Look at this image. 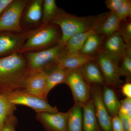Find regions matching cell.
Returning a JSON list of instances; mask_svg holds the SVG:
<instances>
[{
  "mask_svg": "<svg viewBox=\"0 0 131 131\" xmlns=\"http://www.w3.org/2000/svg\"><path fill=\"white\" fill-rule=\"evenodd\" d=\"M114 88L107 85L103 86L102 90V98L104 106L105 107L111 117L118 115L120 101L119 100Z\"/></svg>",
  "mask_w": 131,
  "mask_h": 131,
  "instance_id": "19",
  "label": "cell"
},
{
  "mask_svg": "<svg viewBox=\"0 0 131 131\" xmlns=\"http://www.w3.org/2000/svg\"><path fill=\"white\" fill-rule=\"evenodd\" d=\"M46 84L47 75L46 71L38 70L30 72L24 90L30 93L47 100Z\"/></svg>",
  "mask_w": 131,
  "mask_h": 131,
  "instance_id": "11",
  "label": "cell"
},
{
  "mask_svg": "<svg viewBox=\"0 0 131 131\" xmlns=\"http://www.w3.org/2000/svg\"><path fill=\"white\" fill-rule=\"evenodd\" d=\"M59 27L54 24H45L26 34V41L17 52L25 53L58 44L61 37Z\"/></svg>",
  "mask_w": 131,
  "mask_h": 131,
  "instance_id": "3",
  "label": "cell"
},
{
  "mask_svg": "<svg viewBox=\"0 0 131 131\" xmlns=\"http://www.w3.org/2000/svg\"><path fill=\"white\" fill-rule=\"evenodd\" d=\"M69 114L68 111L54 113L43 112L37 113L36 118L46 131H66Z\"/></svg>",
  "mask_w": 131,
  "mask_h": 131,
  "instance_id": "10",
  "label": "cell"
},
{
  "mask_svg": "<svg viewBox=\"0 0 131 131\" xmlns=\"http://www.w3.org/2000/svg\"><path fill=\"white\" fill-rule=\"evenodd\" d=\"M126 45H131V19L122 20L118 31Z\"/></svg>",
  "mask_w": 131,
  "mask_h": 131,
  "instance_id": "28",
  "label": "cell"
},
{
  "mask_svg": "<svg viewBox=\"0 0 131 131\" xmlns=\"http://www.w3.org/2000/svg\"><path fill=\"white\" fill-rule=\"evenodd\" d=\"M70 70L53 66L46 70L47 75L46 94L48 96L50 91L58 84L64 83Z\"/></svg>",
  "mask_w": 131,
  "mask_h": 131,
  "instance_id": "20",
  "label": "cell"
},
{
  "mask_svg": "<svg viewBox=\"0 0 131 131\" xmlns=\"http://www.w3.org/2000/svg\"><path fill=\"white\" fill-rule=\"evenodd\" d=\"M29 72L47 70L54 66L61 57L67 53L65 45L58 43L49 49L26 52Z\"/></svg>",
  "mask_w": 131,
  "mask_h": 131,
  "instance_id": "4",
  "label": "cell"
},
{
  "mask_svg": "<svg viewBox=\"0 0 131 131\" xmlns=\"http://www.w3.org/2000/svg\"><path fill=\"white\" fill-rule=\"evenodd\" d=\"M118 113L131 118V98H126L120 101Z\"/></svg>",
  "mask_w": 131,
  "mask_h": 131,
  "instance_id": "30",
  "label": "cell"
},
{
  "mask_svg": "<svg viewBox=\"0 0 131 131\" xmlns=\"http://www.w3.org/2000/svg\"><path fill=\"white\" fill-rule=\"evenodd\" d=\"M27 3V1L24 0H13L6 8L0 16V32H23L20 19Z\"/></svg>",
  "mask_w": 131,
  "mask_h": 131,
  "instance_id": "7",
  "label": "cell"
},
{
  "mask_svg": "<svg viewBox=\"0 0 131 131\" xmlns=\"http://www.w3.org/2000/svg\"><path fill=\"white\" fill-rule=\"evenodd\" d=\"M102 50L120 62L124 56L127 45L118 32L106 38Z\"/></svg>",
  "mask_w": 131,
  "mask_h": 131,
  "instance_id": "14",
  "label": "cell"
},
{
  "mask_svg": "<svg viewBox=\"0 0 131 131\" xmlns=\"http://www.w3.org/2000/svg\"><path fill=\"white\" fill-rule=\"evenodd\" d=\"M122 20L111 12L105 13L96 30V33L107 38L118 30Z\"/></svg>",
  "mask_w": 131,
  "mask_h": 131,
  "instance_id": "16",
  "label": "cell"
},
{
  "mask_svg": "<svg viewBox=\"0 0 131 131\" xmlns=\"http://www.w3.org/2000/svg\"><path fill=\"white\" fill-rule=\"evenodd\" d=\"M122 93L127 98H131V82H126L121 86Z\"/></svg>",
  "mask_w": 131,
  "mask_h": 131,
  "instance_id": "33",
  "label": "cell"
},
{
  "mask_svg": "<svg viewBox=\"0 0 131 131\" xmlns=\"http://www.w3.org/2000/svg\"><path fill=\"white\" fill-rule=\"evenodd\" d=\"M18 52L0 58V94L25 89L29 74L27 61Z\"/></svg>",
  "mask_w": 131,
  "mask_h": 131,
  "instance_id": "1",
  "label": "cell"
},
{
  "mask_svg": "<svg viewBox=\"0 0 131 131\" xmlns=\"http://www.w3.org/2000/svg\"><path fill=\"white\" fill-rule=\"evenodd\" d=\"M121 131H122V130H121Z\"/></svg>",
  "mask_w": 131,
  "mask_h": 131,
  "instance_id": "35",
  "label": "cell"
},
{
  "mask_svg": "<svg viewBox=\"0 0 131 131\" xmlns=\"http://www.w3.org/2000/svg\"><path fill=\"white\" fill-rule=\"evenodd\" d=\"M18 119L15 115H10L7 118L0 131H16Z\"/></svg>",
  "mask_w": 131,
  "mask_h": 131,
  "instance_id": "29",
  "label": "cell"
},
{
  "mask_svg": "<svg viewBox=\"0 0 131 131\" xmlns=\"http://www.w3.org/2000/svg\"><path fill=\"white\" fill-rule=\"evenodd\" d=\"M16 105L11 103L6 95L0 94V130L7 118L13 115Z\"/></svg>",
  "mask_w": 131,
  "mask_h": 131,
  "instance_id": "24",
  "label": "cell"
},
{
  "mask_svg": "<svg viewBox=\"0 0 131 131\" xmlns=\"http://www.w3.org/2000/svg\"><path fill=\"white\" fill-rule=\"evenodd\" d=\"M105 3L110 12L116 14L122 21L131 18L130 0H107Z\"/></svg>",
  "mask_w": 131,
  "mask_h": 131,
  "instance_id": "21",
  "label": "cell"
},
{
  "mask_svg": "<svg viewBox=\"0 0 131 131\" xmlns=\"http://www.w3.org/2000/svg\"><path fill=\"white\" fill-rule=\"evenodd\" d=\"M105 38L95 33L85 40L79 52L88 56H95L102 49Z\"/></svg>",
  "mask_w": 131,
  "mask_h": 131,
  "instance_id": "22",
  "label": "cell"
},
{
  "mask_svg": "<svg viewBox=\"0 0 131 131\" xmlns=\"http://www.w3.org/2000/svg\"><path fill=\"white\" fill-rule=\"evenodd\" d=\"M100 85L91 87L90 99L94 108L95 115L102 131H112V117L104 106L102 98V90Z\"/></svg>",
  "mask_w": 131,
  "mask_h": 131,
  "instance_id": "9",
  "label": "cell"
},
{
  "mask_svg": "<svg viewBox=\"0 0 131 131\" xmlns=\"http://www.w3.org/2000/svg\"><path fill=\"white\" fill-rule=\"evenodd\" d=\"M42 12L43 25L50 24L53 18L59 11L55 0H45L43 1Z\"/></svg>",
  "mask_w": 131,
  "mask_h": 131,
  "instance_id": "27",
  "label": "cell"
},
{
  "mask_svg": "<svg viewBox=\"0 0 131 131\" xmlns=\"http://www.w3.org/2000/svg\"><path fill=\"white\" fill-rule=\"evenodd\" d=\"M68 111L66 131H83L82 106L74 103Z\"/></svg>",
  "mask_w": 131,
  "mask_h": 131,
  "instance_id": "23",
  "label": "cell"
},
{
  "mask_svg": "<svg viewBox=\"0 0 131 131\" xmlns=\"http://www.w3.org/2000/svg\"><path fill=\"white\" fill-rule=\"evenodd\" d=\"M82 77L90 86L106 84L105 79L99 68L94 61H91L80 68Z\"/></svg>",
  "mask_w": 131,
  "mask_h": 131,
  "instance_id": "15",
  "label": "cell"
},
{
  "mask_svg": "<svg viewBox=\"0 0 131 131\" xmlns=\"http://www.w3.org/2000/svg\"><path fill=\"white\" fill-rule=\"evenodd\" d=\"M64 83L70 88L74 103L82 106L90 99L91 86L84 81L80 68L70 71Z\"/></svg>",
  "mask_w": 131,
  "mask_h": 131,
  "instance_id": "8",
  "label": "cell"
},
{
  "mask_svg": "<svg viewBox=\"0 0 131 131\" xmlns=\"http://www.w3.org/2000/svg\"><path fill=\"white\" fill-rule=\"evenodd\" d=\"M95 56L94 61L99 66L106 84L114 89L122 86L123 82L120 79V61L102 50Z\"/></svg>",
  "mask_w": 131,
  "mask_h": 131,
  "instance_id": "5",
  "label": "cell"
},
{
  "mask_svg": "<svg viewBox=\"0 0 131 131\" xmlns=\"http://www.w3.org/2000/svg\"><path fill=\"white\" fill-rule=\"evenodd\" d=\"M125 52L122 58V63L119 66V71L121 76H124L127 82H130L131 81V45H126Z\"/></svg>",
  "mask_w": 131,
  "mask_h": 131,
  "instance_id": "26",
  "label": "cell"
},
{
  "mask_svg": "<svg viewBox=\"0 0 131 131\" xmlns=\"http://www.w3.org/2000/svg\"><path fill=\"white\" fill-rule=\"evenodd\" d=\"M98 15L77 16L59 9L52 19L50 24H54L61 28L62 34L58 43L65 45L66 42L73 35L86 31L96 22Z\"/></svg>",
  "mask_w": 131,
  "mask_h": 131,
  "instance_id": "2",
  "label": "cell"
},
{
  "mask_svg": "<svg viewBox=\"0 0 131 131\" xmlns=\"http://www.w3.org/2000/svg\"><path fill=\"white\" fill-rule=\"evenodd\" d=\"M43 1L35 0L28 7L26 15V20L30 23H35L40 21L42 16V5Z\"/></svg>",
  "mask_w": 131,
  "mask_h": 131,
  "instance_id": "25",
  "label": "cell"
},
{
  "mask_svg": "<svg viewBox=\"0 0 131 131\" xmlns=\"http://www.w3.org/2000/svg\"><path fill=\"white\" fill-rule=\"evenodd\" d=\"M83 131H102L91 99L82 106Z\"/></svg>",
  "mask_w": 131,
  "mask_h": 131,
  "instance_id": "18",
  "label": "cell"
},
{
  "mask_svg": "<svg viewBox=\"0 0 131 131\" xmlns=\"http://www.w3.org/2000/svg\"><path fill=\"white\" fill-rule=\"evenodd\" d=\"M105 14V13H103L98 15L97 20L91 28L86 31L75 34L68 40L65 45L67 53L79 51L87 39L90 35L96 33L97 28Z\"/></svg>",
  "mask_w": 131,
  "mask_h": 131,
  "instance_id": "13",
  "label": "cell"
},
{
  "mask_svg": "<svg viewBox=\"0 0 131 131\" xmlns=\"http://www.w3.org/2000/svg\"><path fill=\"white\" fill-rule=\"evenodd\" d=\"M6 96L11 103L15 105L26 106L34 110L37 113L43 112L54 113L58 112L57 107L50 105L47 100L30 93L24 89L14 91Z\"/></svg>",
  "mask_w": 131,
  "mask_h": 131,
  "instance_id": "6",
  "label": "cell"
},
{
  "mask_svg": "<svg viewBox=\"0 0 131 131\" xmlns=\"http://www.w3.org/2000/svg\"><path fill=\"white\" fill-rule=\"evenodd\" d=\"M111 124L112 131L122 130L121 121L118 115L112 117Z\"/></svg>",
  "mask_w": 131,
  "mask_h": 131,
  "instance_id": "32",
  "label": "cell"
},
{
  "mask_svg": "<svg viewBox=\"0 0 131 131\" xmlns=\"http://www.w3.org/2000/svg\"><path fill=\"white\" fill-rule=\"evenodd\" d=\"M13 0H0V16L3 11Z\"/></svg>",
  "mask_w": 131,
  "mask_h": 131,
  "instance_id": "34",
  "label": "cell"
},
{
  "mask_svg": "<svg viewBox=\"0 0 131 131\" xmlns=\"http://www.w3.org/2000/svg\"><path fill=\"white\" fill-rule=\"evenodd\" d=\"M121 121L122 130L123 131H131V118L118 113Z\"/></svg>",
  "mask_w": 131,
  "mask_h": 131,
  "instance_id": "31",
  "label": "cell"
},
{
  "mask_svg": "<svg viewBox=\"0 0 131 131\" xmlns=\"http://www.w3.org/2000/svg\"><path fill=\"white\" fill-rule=\"evenodd\" d=\"M95 59V56L84 55L78 51L67 53L59 59L54 66L71 70L79 69L88 62L94 61Z\"/></svg>",
  "mask_w": 131,
  "mask_h": 131,
  "instance_id": "12",
  "label": "cell"
},
{
  "mask_svg": "<svg viewBox=\"0 0 131 131\" xmlns=\"http://www.w3.org/2000/svg\"><path fill=\"white\" fill-rule=\"evenodd\" d=\"M26 35L12 34H0V56L14 51H18L23 45Z\"/></svg>",
  "mask_w": 131,
  "mask_h": 131,
  "instance_id": "17",
  "label": "cell"
}]
</instances>
